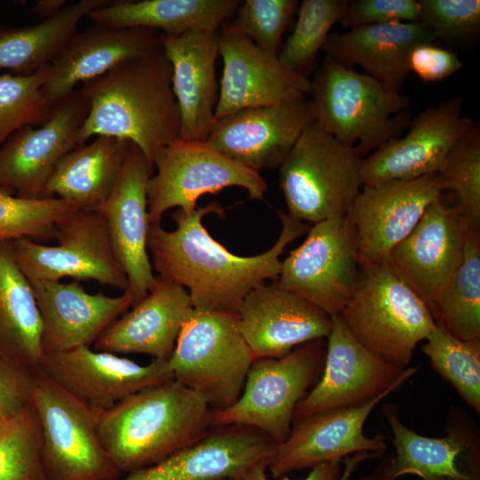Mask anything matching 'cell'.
Here are the masks:
<instances>
[{"mask_svg": "<svg viewBox=\"0 0 480 480\" xmlns=\"http://www.w3.org/2000/svg\"><path fill=\"white\" fill-rule=\"evenodd\" d=\"M223 217L216 201L190 212L172 213L176 228L149 226L148 251L157 276L187 290L194 308L237 314L245 297L267 280H276L282 268L280 256L287 244L308 231L309 226L276 210L280 235L268 251L239 256L217 242L203 225L208 213Z\"/></svg>", "mask_w": 480, "mask_h": 480, "instance_id": "1", "label": "cell"}, {"mask_svg": "<svg viewBox=\"0 0 480 480\" xmlns=\"http://www.w3.org/2000/svg\"><path fill=\"white\" fill-rule=\"evenodd\" d=\"M78 90L88 103L78 146L100 135L128 140L143 152L153 169L156 151L180 139L172 68L162 45L122 61Z\"/></svg>", "mask_w": 480, "mask_h": 480, "instance_id": "2", "label": "cell"}, {"mask_svg": "<svg viewBox=\"0 0 480 480\" xmlns=\"http://www.w3.org/2000/svg\"><path fill=\"white\" fill-rule=\"evenodd\" d=\"M211 428L212 410L204 398L174 379L100 410L98 419L102 447L122 473L160 462Z\"/></svg>", "mask_w": 480, "mask_h": 480, "instance_id": "3", "label": "cell"}, {"mask_svg": "<svg viewBox=\"0 0 480 480\" xmlns=\"http://www.w3.org/2000/svg\"><path fill=\"white\" fill-rule=\"evenodd\" d=\"M314 124L363 159L409 126L408 97L325 56L310 79Z\"/></svg>", "mask_w": 480, "mask_h": 480, "instance_id": "4", "label": "cell"}, {"mask_svg": "<svg viewBox=\"0 0 480 480\" xmlns=\"http://www.w3.org/2000/svg\"><path fill=\"white\" fill-rule=\"evenodd\" d=\"M340 316L361 345L401 369L435 327L427 305L386 260L359 265L355 292Z\"/></svg>", "mask_w": 480, "mask_h": 480, "instance_id": "5", "label": "cell"}, {"mask_svg": "<svg viewBox=\"0 0 480 480\" xmlns=\"http://www.w3.org/2000/svg\"><path fill=\"white\" fill-rule=\"evenodd\" d=\"M253 360L237 314L191 308L168 362L174 380L218 412L239 398Z\"/></svg>", "mask_w": 480, "mask_h": 480, "instance_id": "6", "label": "cell"}, {"mask_svg": "<svg viewBox=\"0 0 480 480\" xmlns=\"http://www.w3.org/2000/svg\"><path fill=\"white\" fill-rule=\"evenodd\" d=\"M362 158L314 123L280 164L288 215L311 223L346 216L360 192Z\"/></svg>", "mask_w": 480, "mask_h": 480, "instance_id": "7", "label": "cell"}, {"mask_svg": "<svg viewBox=\"0 0 480 480\" xmlns=\"http://www.w3.org/2000/svg\"><path fill=\"white\" fill-rule=\"evenodd\" d=\"M325 355L326 340L318 339L280 358L254 359L239 398L225 410L212 412V427H252L282 444L298 404L320 379Z\"/></svg>", "mask_w": 480, "mask_h": 480, "instance_id": "8", "label": "cell"}, {"mask_svg": "<svg viewBox=\"0 0 480 480\" xmlns=\"http://www.w3.org/2000/svg\"><path fill=\"white\" fill-rule=\"evenodd\" d=\"M32 404L42 433L47 480H118L98 434L100 410L70 395L40 368L33 372Z\"/></svg>", "mask_w": 480, "mask_h": 480, "instance_id": "9", "label": "cell"}, {"mask_svg": "<svg viewBox=\"0 0 480 480\" xmlns=\"http://www.w3.org/2000/svg\"><path fill=\"white\" fill-rule=\"evenodd\" d=\"M147 199L149 224L177 207L194 210L197 200L227 188H244L251 199H262L268 188L260 172L224 156L205 141L176 140L158 148L152 160Z\"/></svg>", "mask_w": 480, "mask_h": 480, "instance_id": "10", "label": "cell"}, {"mask_svg": "<svg viewBox=\"0 0 480 480\" xmlns=\"http://www.w3.org/2000/svg\"><path fill=\"white\" fill-rule=\"evenodd\" d=\"M359 276V244L347 216L314 223L282 261L279 285L330 316L340 315Z\"/></svg>", "mask_w": 480, "mask_h": 480, "instance_id": "11", "label": "cell"}, {"mask_svg": "<svg viewBox=\"0 0 480 480\" xmlns=\"http://www.w3.org/2000/svg\"><path fill=\"white\" fill-rule=\"evenodd\" d=\"M57 244L12 241L16 261L29 281L93 280L125 291L127 276L112 248L106 221L95 210L78 209L61 222Z\"/></svg>", "mask_w": 480, "mask_h": 480, "instance_id": "12", "label": "cell"}, {"mask_svg": "<svg viewBox=\"0 0 480 480\" xmlns=\"http://www.w3.org/2000/svg\"><path fill=\"white\" fill-rule=\"evenodd\" d=\"M380 412L393 433L395 455L359 480H396L405 475L422 480H480V428L467 411H448L443 437L425 436L404 426L395 404H383Z\"/></svg>", "mask_w": 480, "mask_h": 480, "instance_id": "13", "label": "cell"}, {"mask_svg": "<svg viewBox=\"0 0 480 480\" xmlns=\"http://www.w3.org/2000/svg\"><path fill=\"white\" fill-rule=\"evenodd\" d=\"M331 317L322 374L298 404L293 420L364 405L391 387L402 385L418 370V366L401 369L373 354L351 335L340 315Z\"/></svg>", "mask_w": 480, "mask_h": 480, "instance_id": "14", "label": "cell"}, {"mask_svg": "<svg viewBox=\"0 0 480 480\" xmlns=\"http://www.w3.org/2000/svg\"><path fill=\"white\" fill-rule=\"evenodd\" d=\"M88 113L79 90L52 108L45 123L25 126L0 147V191L40 198L59 161L79 147L77 136Z\"/></svg>", "mask_w": 480, "mask_h": 480, "instance_id": "15", "label": "cell"}, {"mask_svg": "<svg viewBox=\"0 0 480 480\" xmlns=\"http://www.w3.org/2000/svg\"><path fill=\"white\" fill-rule=\"evenodd\" d=\"M473 124L463 116L460 98L430 105L411 120L403 138L386 142L363 158V186L438 173L452 148Z\"/></svg>", "mask_w": 480, "mask_h": 480, "instance_id": "16", "label": "cell"}, {"mask_svg": "<svg viewBox=\"0 0 480 480\" xmlns=\"http://www.w3.org/2000/svg\"><path fill=\"white\" fill-rule=\"evenodd\" d=\"M223 70L215 120L241 109L270 106L308 96L310 79L284 66L230 23L219 30Z\"/></svg>", "mask_w": 480, "mask_h": 480, "instance_id": "17", "label": "cell"}, {"mask_svg": "<svg viewBox=\"0 0 480 480\" xmlns=\"http://www.w3.org/2000/svg\"><path fill=\"white\" fill-rule=\"evenodd\" d=\"M153 172L143 152L131 143L111 193L95 209L106 221L113 251L127 276L132 306L157 282L148 251L147 186Z\"/></svg>", "mask_w": 480, "mask_h": 480, "instance_id": "18", "label": "cell"}, {"mask_svg": "<svg viewBox=\"0 0 480 480\" xmlns=\"http://www.w3.org/2000/svg\"><path fill=\"white\" fill-rule=\"evenodd\" d=\"M397 384L369 403L328 410L293 420L287 439L277 444L268 465L276 478L321 463L341 461L348 455L370 452L381 457L387 445L382 434L365 436L364 426L372 410Z\"/></svg>", "mask_w": 480, "mask_h": 480, "instance_id": "19", "label": "cell"}, {"mask_svg": "<svg viewBox=\"0 0 480 480\" xmlns=\"http://www.w3.org/2000/svg\"><path fill=\"white\" fill-rule=\"evenodd\" d=\"M314 123L307 96L216 119L205 139L228 158L260 172L278 168Z\"/></svg>", "mask_w": 480, "mask_h": 480, "instance_id": "20", "label": "cell"}, {"mask_svg": "<svg viewBox=\"0 0 480 480\" xmlns=\"http://www.w3.org/2000/svg\"><path fill=\"white\" fill-rule=\"evenodd\" d=\"M440 193L436 173L364 185L346 215L357 233L359 265L385 260Z\"/></svg>", "mask_w": 480, "mask_h": 480, "instance_id": "21", "label": "cell"}, {"mask_svg": "<svg viewBox=\"0 0 480 480\" xmlns=\"http://www.w3.org/2000/svg\"><path fill=\"white\" fill-rule=\"evenodd\" d=\"M468 231L454 209L447 208L439 198L428 206L386 260L428 307L460 265Z\"/></svg>", "mask_w": 480, "mask_h": 480, "instance_id": "22", "label": "cell"}, {"mask_svg": "<svg viewBox=\"0 0 480 480\" xmlns=\"http://www.w3.org/2000/svg\"><path fill=\"white\" fill-rule=\"evenodd\" d=\"M40 370L70 395L98 410L174 379L168 360L154 359L140 365L87 347L45 356Z\"/></svg>", "mask_w": 480, "mask_h": 480, "instance_id": "23", "label": "cell"}, {"mask_svg": "<svg viewBox=\"0 0 480 480\" xmlns=\"http://www.w3.org/2000/svg\"><path fill=\"white\" fill-rule=\"evenodd\" d=\"M238 327L253 358H280L297 346L326 339L329 314L282 288L276 280L253 289L238 313Z\"/></svg>", "mask_w": 480, "mask_h": 480, "instance_id": "24", "label": "cell"}, {"mask_svg": "<svg viewBox=\"0 0 480 480\" xmlns=\"http://www.w3.org/2000/svg\"><path fill=\"white\" fill-rule=\"evenodd\" d=\"M276 445L252 427H212L193 444L118 480H229L258 463H270Z\"/></svg>", "mask_w": 480, "mask_h": 480, "instance_id": "25", "label": "cell"}, {"mask_svg": "<svg viewBox=\"0 0 480 480\" xmlns=\"http://www.w3.org/2000/svg\"><path fill=\"white\" fill-rule=\"evenodd\" d=\"M42 319L44 356L87 347L133 304L120 296L89 293L78 282L29 281Z\"/></svg>", "mask_w": 480, "mask_h": 480, "instance_id": "26", "label": "cell"}, {"mask_svg": "<svg viewBox=\"0 0 480 480\" xmlns=\"http://www.w3.org/2000/svg\"><path fill=\"white\" fill-rule=\"evenodd\" d=\"M161 33L145 28H116L92 23L76 31L51 63L41 88L54 107L76 91L79 84L108 72L122 61L150 52L160 45Z\"/></svg>", "mask_w": 480, "mask_h": 480, "instance_id": "27", "label": "cell"}, {"mask_svg": "<svg viewBox=\"0 0 480 480\" xmlns=\"http://www.w3.org/2000/svg\"><path fill=\"white\" fill-rule=\"evenodd\" d=\"M160 43L172 68L180 139L204 141L215 121L219 97L215 74L219 31H189L177 36L161 34Z\"/></svg>", "mask_w": 480, "mask_h": 480, "instance_id": "28", "label": "cell"}, {"mask_svg": "<svg viewBox=\"0 0 480 480\" xmlns=\"http://www.w3.org/2000/svg\"><path fill=\"white\" fill-rule=\"evenodd\" d=\"M436 41L422 22H388L350 28L346 33H330L323 45L325 56L364 74L387 89L400 92L410 73L409 57L419 44Z\"/></svg>", "mask_w": 480, "mask_h": 480, "instance_id": "29", "label": "cell"}, {"mask_svg": "<svg viewBox=\"0 0 480 480\" xmlns=\"http://www.w3.org/2000/svg\"><path fill=\"white\" fill-rule=\"evenodd\" d=\"M132 307L100 336L93 344L95 348L168 360L192 308L187 290L157 276L154 288Z\"/></svg>", "mask_w": 480, "mask_h": 480, "instance_id": "30", "label": "cell"}, {"mask_svg": "<svg viewBox=\"0 0 480 480\" xmlns=\"http://www.w3.org/2000/svg\"><path fill=\"white\" fill-rule=\"evenodd\" d=\"M131 143L100 135L71 150L57 164L43 197L61 198L80 209L95 210L111 193Z\"/></svg>", "mask_w": 480, "mask_h": 480, "instance_id": "31", "label": "cell"}, {"mask_svg": "<svg viewBox=\"0 0 480 480\" xmlns=\"http://www.w3.org/2000/svg\"><path fill=\"white\" fill-rule=\"evenodd\" d=\"M240 0L116 1L92 10L94 23L116 28H145L177 36L189 31L218 32Z\"/></svg>", "mask_w": 480, "mask_h": 480, "instance_id": "32", "label": "cell"}, {"mask_svg": "<svg viewBox=\"0 0 480 480\" xmlns=\"http://www.w3.org/2000/svg\"><path fill=\"white\" fill-rule=\"evenodd\" d=\"M0 353L32 372L44 358L39 309L10 241H0Z\"/></svg>", "mask_w": 480, "mask_h": 480, "instance_id": "33", "label": "cell"}, {"mask_svg": "<svg viewBox=\"0 0 480 480\" xmlns=\"http://www.w3.org/2000/svg\"><path fill=\"white\" fill-rule=\"evenodd\" d=\"M109 0H80L67 5L52 18L21 28L0 26V70L30 75L50 65L79 21Z\"/></svg>", "mask_w": 480, "mask_h": 480, "instance_id": "34", "label": "cell"}, {"mask_svg": "<svg viewBox=\"0 0 480 480\" xmlns=\"http://www.w3.org/2000/svg\"><path fill=\"white\" fill-rule=\"evenodd\" d=\"M428 308L453 337L480 340V233L467 232L460 265Z\"/></svg>", "mask_w": 480, "mask_h": 480, "instance_id": "35", "label": "cell"}, {"mask_svg": "<svg viewBox=\"0 0 480 480\" xmlns=\"http://www.w3.org/2000/svg\"><path fill=\"white\" fill-rule=\"evenodd\" d=\"M422 350L433 370L480 414V340H461L435 324Z\"/></svg>", "mask_w": 480, "mask_h": 480, "instance_id": "36", "label": "cell"}, {"mask_svg": "<svg viewBox=\"0 0 480 480\" xmlns=\"http://www.w3.org/2000/svg\"><path fill=\"white\" fill-rule=\"evenodd\" d=\"M441 191L456 190L457 215L469 231L480 233V129L473 124L448 155L436 173Z\"/></svg>", "mask_w": 480, "mask_h": 480, "instance_id": "37", "label": "cell"}, {"mask_svg": "<svg viewBox=\"0 0 480 480\" xmlns=\"http://www.w3.org/2000/svg\"><path fill=\"white\" fill-rule=\"evenodd\" d=\"M78 209L61 198H24L0 191V241L54 238L59 225Z\"/></svg>", "mask_w": 480, "mask_h": 480, "instance_id": "38", "label": "cell"}, {"mask_svg": "<svg viewBox=\"0 0 480 480\" xmlns=\"http://www.w3.org/2000/svg\"><path fill=\"white\" fill-rule=\"evenodd\" d=\"M348 0H303L299 4L298 20L278 53L280 61L290 69L305 75L330 34L340 22Z\"/></svg>", "mask_w": 480, "mask_h": 480, "instance_id": "39", "label": "cell"}, {"mask_svg": "<svg viewBox=\"0 0 480 480\" xmlns=\"http://www.w3.org/2000/svg\"><path fill=\"white\" fill-rule=\"evenodd\" d=\"M0 480H47L41 427L32 404L0 426Z\"/></svg>", "mask_w": 480, "mask_h": 480, "instance_id": "40", "label": "cell"}, {"mask_svg": "<svg viewBox=\"0 0 480 480\" xmlns=\"http://www.w3.org/2000/svg\"><path fill=\"white\" fill-rule=\"evenodd\" d=\"M50 65L30 75H0V147L18 130L41 125L50 117L53 107L41 91Z\"/></svg>", "mask_w": 480, "mask_h": 480, "instance_id": "41", "label": "cell"}, {"mask_svg": "<svg viewBox=\"0 0 480 480\" xmlns=\"http://www.w3.org/2000/svg\"><path fill=\"white\" fill-rule=\"evenodd\" d=\"M299 4L296 0H245L231 24L260 49L278 56L283 35Z\"/></svg>", "mask_w": 480, "mask_h": 480, "instance_id": "42", "label": "cell"}, {"mask_svg": "<svg viewBox=\"0 0 480 480\" xmlns=\"http://www.w3.org/2000/svg\"><path fill=\"white\" fill-rule=\"evenodd\" d=\"M420 22L431 30L436 41L463 42L479 31V0H420Z\"/></svg>", "mask_w": 480, "mask_h": 480, "instance_id": "43", "label": "cell"}, {"mask_svg": "<svg viewBox=\"0 0 480 480\" xmlns=\"http://www.w3.org/2000/svg\"><path fill=\"white\" fill-rule=\"evenodd\" d=\"M417 0H348L340 20L345 28L388 22H420Z\"/></svg>", "mask_w": 480, "mask_h": 480, "instance_id": "44", "label": "cell"}, {"mask_svg": "<svg viewBox=\"0 0 480 480\" xmlns=\"http://www.w3.org/2000/svg\"><path fill=\"white\" fill-rule=\"evenodd\" d=\"M33 372L0 353V417L12 419L32 404Z\"/></svg>", "mask_w": 480, "mask_h": 480, "instance_id": "45", "label": "cell"}, {"mask_svg": "<svg viewBox=\"0 0 480 480\" xmlns=\"http://www.w3.org/2000/svg\"><path fill=\"white\" fill-rule=\"evenodd\" d=\"M462 67L463 63L455 52L434 43L417 45L409 57L410 72L425 83L444 80Z\"/></svg>", "mask_w": 480, "mask_h": 480, "instance_id": "46", "label": "cell"}, {"mask_svg": "<svg viewBox=\"0 0 480 480\" xmlns=\"http://www.w3.org/2000/svg\"><path fill=\"white\" fill-rule=\"evenodd\" d=\"M268 465V462L258 463L229 480H269L265 473ZM342 472L340 461H329L312 468L308 476L302 480H339ZM277 480L292 479L282 477Z\"/></svg>", "mask_w": 480, "mask_h": 480, "instance_id": "47", "label": "cell"}, {"mask_svg": "<svg viewBox=\"0 0 480 480\" xmlns=\"http://www.w3.org/2000/svg\"><path fill=\"white\" fill-rule=\"evenodd\" d=\"M66 5V0H39L33 12L44 20L57 15Z\"/></svg>", "mask_w": 480, "mask_h": 480, "instance_id": "48", "label": "cell"}, {"mask_svg": "<svg viewBox=\"0 0 480 480\" xmlns=\"http://www.w3.org/2000/svg\"><path fill=\"white\" fill-rule=\"evenodd\" d=\"M372 458H375V455L370 452H358L350 458H347L344 460L345 467L343 468L341 477L339 480H348L357 464L364 461V460Z\"/></svg>", "mask_w": 480, "mask_h": 480, "instance_id": "49", "label": "cell"}, {"mask_svg": "<svg viewBox=\"0 0 480 480\" xmlns=\"http://www.w3.org/2000/svg\"><path fill=\"white\" fill-rule=\"evenodd\" d=\"M4 421V420L0 417V426L3 424Z\"/></svg>", "mask_w": 480, "mask_h": 480, "instance_id": "50", "label": "cell"}]
</instances>
